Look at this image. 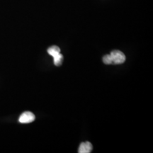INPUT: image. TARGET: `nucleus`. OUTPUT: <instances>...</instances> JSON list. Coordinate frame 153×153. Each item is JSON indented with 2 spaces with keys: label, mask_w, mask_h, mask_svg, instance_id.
<instances>
[{
  "label": "nucleus",
  "mask_w": 153,
  "mask_h": 153,
  "mask_svg": "<svg viewBox=\"0 0 153 153\" xmlns=\"http://www.w3.org/2000/svg\"><path fill=\"white\" fill-rule=\"evenodd\" d=\"M47 51L50 55L53 57V62L55 65L60 66L63 60V56L62 54H60V48L56 45H53L48 48Z\"/></svg>",
  "instance_id": "nucleus-1"
},
{
  "label": "nucleus",
  "mask_w": 153,
  "mask_h": 153,
  "mask_svg": "<svg viewBox=\"0 0 153 153\" xmlns=\"http://www.w3.org/2000/svg\"><path fill=\"white\" fill-rule=\"evenodd\" d=\"M109 55L111 56V59L112 64L119 65L125 62L126 56L121 51H113Z\"/></svg>",
  "instance_id": "nucleus-2"
},
{
  "label": "nucleus",
  "mask_w": 153,
  "mask_h": 153,
  "mask_svg": "<svg viewBox=\"0 0 153 153\" xmlns=\"http://www.w3.org/2000/svg\"><path fill=\"white\" fill-rule=\"evenodd\" d=\"M93 149V146L91 143L85 142L82 143L79 147V153H89L91 152Z\"/></svg>",
  "instance_id": "nucleus-4"
},
{
  "label": "nucleus",
  "mask_w": 153,
  "mask_h": 153,
  "mask_svg": "<svg viewBox=\"0 0 153 153\" xmlns=\"http://www.w3.org/2000/svg\"><path fill=\"white\" fill-rule=\"evenodd\" d=\"M35 115L33 113L30 111H26L21 115L20 117L19 118V121L21 123H29L33 122L35 120Z\"/></svg>",
  "instance_id": "nucleus-3"
},
{
  "label": "nucleus",
  "mask_w": 153,
  "mask_h": 153,
  "mask_svg": "<svg viewBox=\"0 0 153 153\" xmlns=\"http://www.w3.org/2000/svg\"><path fill=\"white\" fill-rule=\"evenodd\" d=\"M103 62L106 65H112L111 59L110 55H106L103 57Z\"/></svg>",
  "instance_id": "nucleus-5"
}]
</instances>
